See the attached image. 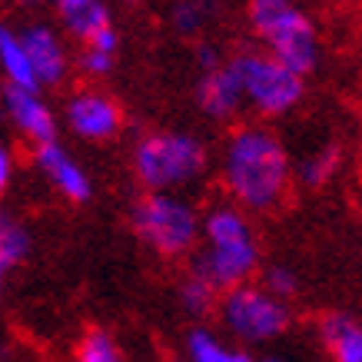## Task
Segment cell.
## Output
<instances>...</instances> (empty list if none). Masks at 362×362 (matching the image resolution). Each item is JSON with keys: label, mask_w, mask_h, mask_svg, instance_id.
<instances>
[{"label": "cell", "mask_w": 362, "mask_h": 362, "mask_svg": "<svg viewBox=\"0 0 362 362\" xmlns=\"http://www.w3.org/2000/svg\"><path fill=\"white\" fill-rule=\"evenodd\" d=\"M223 189L246 213H273L289 197L293 160L279 133L263 123H246L226 136L220 160Z\"/></svg>", "instance_id": "1"}, {"label": "cell", "mask_w": 362, "mask_h": 362, "mask_svg": "<svg viewBox=\"0 0 362 362\" xmlns=\"http://www.w3.org/2000/svg\"><path fill=\"white\" fill-rule=\"evenodd\" d=\"M189 269L206 276L220 293L250 283L259 269V243L246 209L236 203H216L203 213V250Z\"/></svg>", "instance_id": "2"}, {"label": "cell", "mask_w": 362, "mask_h": 362, "mask_svg": "<svg viewBox=\"0 0 362 362\" xmlns=\"http://www.w3.org/2000/svg\"><path fill=\"white\" fill-rule=\"evenodd\" d=\"M130 166L146 193H180L206 173L209 150L197 133L150 130L133 143Z\"/></svg>", "instance_id": "3"}, {"label": "cell", "mask_w": 362, "mask_h": 362, "mask_svg": "<svg viewBox=\"0 0 362 362\" xmlns=\"http://www.w3.org/2000/svg\"><path fill=\"white\" fill-rule=\"evenodd\" d=\"M246 21L266 54L296 70L299 77L313 74L319 64V33L316 23L293 0H250Z\"/></svg>", "instance_id": "4"}, {"label": "cell", "mask_w": 362, "mask_h": 362, "mask_svg": "<svg viewBox=\"0 0 362 362\" xmlns=\"http://www.w3.org/2000/svg\"><path fill=\"white\" fill-rule=\"evenodd\" d=\"M133 236L163 259H183L203 240V213L183 193H143L130 206Z\"/></svg>", "instance_id": "5"}, {"label": "cell", "mask_w": 362, "mask_h": 362, "mask_svg": "<svg viewBox=\"0 0 362 362\" xmlns=\"http://www.w3.org/2000/svg\"><path fill=\"white\" fill-rule=\"evenodd\" d=\"M230 66L243 83L246 103L259 117H286L306 97V77H299L296 70L279 64L266 50H256V47L240 50L230 57Z\"/></svg>", "instance_id": "6"}, {"label": "cell", "mask_w": 362, "mask_h": 362, "mask_svg": "<svg viewBox=\"0 0 362 362\" xmlns=\"http://www.w3.org/2000/svg\"><path fill=\"white\" fill-rule=\"evenodd\" d=\"M220 319L226 332L243 342H269L289 329V306L263 286H236L220 299Z\"/></svg>", "instance_id": "7"}, {"label": "cell", "mask_w": 362, "mask_h": 362, "mask_svg": "<svg viewBox=\"0 0 362 362\" xmlns=\"http://www.w3.org/2000/svg\"><path fill=\"white\" fill-rule=\"evenodd\" d=\"M66 130L77 140L87 143H107L123 130V107L120 100L97 87H83L77 93H70L64 107Z\"/></svg>", "instance_id": "8"}, {"label": "cell", "mask_w": 362, "mask_h": 362, "mask_svg": "<svg viewBox=\"0 0 362 362\" xmlns=\"http://www.w3.org/2000/svg\"><path fill=\"white\" fill-rule=\"evenodd\" d=\"M33 166L47 176V183L54 187V193L66 203H87L93 197V180L87 176V170L70 156L64 143H44V146H33Z\"/></svg>", "instance_id": "9"}, {"label": "cell", "mask_w": 362, "mask_h": 362, "mask_svg": "<svg viewBox=\"0 0 362 362\" xmlns=\"http://www.w3.org/2000/svg\"><path fill=\"white\" fill-rule=\"evenodd\" d=\"M4 113L30 146L57 143V117L37 90L4 87Z\"/></svg>", "instance_id": "10"}, {"label": "cell", "mask_w": 362, "mask_h": 362, "mask_svg": "<svg viewBox=\"0 0 362 362\" xmlns=\"http://www.w3.org/2000/svg\"><path fill=\"white\" fill-rule=\"evenodd\" d=\"M21 40L33 60L40 87H60L66 80V74H70V54L64 47V37L50 23L33 21L27 27H21Z\"/></svg>", "instance_id": "11"}, {"label": "cell", "mask_w": 362, "mask_h": 362, "mask_svg": "<svg viewBox=\"0 0 362 362\" xmlns=\"http://www.w3.org/2000/svg\"><path fill=\"white\" fill-rule=\"evenodd\" d=\"M193 97H197L199 110L216 123L233 120L246 107V93H243V83L236 77V70L230 66V60H226V66L213 70V74H199Z\"/></svg>", "instance_id": "12"}, {"label": "cell", "mask_w": 362, "mask_h": 362, "mask_svg": "<svg viewBox=\"0 0 362 362\" xmlns=\"http://www.w3.org/2000/svg\"><path fill=\"white\" fill-rule=\"evenodd\" d=\"M57 17L64 23V30L80 40V47L93 44L103 30L113 27L110 7L103 0H60L57 4Z\"/></svg>", "instance_id": "13"}, {"label": "cell", "mask_w": 362, "mask_h": 362, "mask_svg": "<svg viewBox=\"0 0 362 362\" xmlns=\"http://www.w3.org/2000/svg\"><path fill=\"white\" fill-rule=\"evenodd\" d=\"M0 70H4L7 87L37 90V93L44 90L40 80H37L30 54H27V47H23V40H21V30H13L11 23L0 27Z\"/></svg>", "instance_id": "14"}, {"label": "cell", "mask_w": 362, "mask_h": 362, "mask_svg": "<svg viewBox=\"0 0 362 362\" xmlns=\"http://www.w3.org/2000/svg\"><path fill=\"white\" fill-rule=\"evenodd\" d=\"M319 339L332 356V362H362V326L356 319L329 313L319 319Z\"/></svg>", "instance_id": "15"}, {"label": "cell", "mask_w": 362, "mask_h": 362, "mask_svg": "<svg viewBox=\"0 0 362 362\" xmlns=\"http://www.w3.org/2000/svg\"><path fill=\"white\" fill-rule=\"evenodd\" d=\"M187 359L189 362H252L250 352H243L240 346L216 339L209 329L197 326L187 336Z\"/></svg>", "instance_id": "16"}, {"label": "cell", "mask_w": 362, "mask_h": 362, "mask_svg": "<svg viewBox=\"0 0 362 362\" xmlns=\"http://www.w3.org/2000/svg\"><path fill=\"white\" fill-rule=\"evenodd\" d=\"M220 299H223V293L209 283L206 276H199L197 269H189L183 276V283H180V306L187 309L189 316L203 319L209 313H220Z\"/></svg>", "instance_id": "17"}, {"label": "cell", "mask_w": 362, "mask_h": 362, "mask_svg": "<svg viewBox=\"0 0 362 362\" xmlns=\"http://www.w3.org/2000/svg\"><path fill=\"white\" fill-rule=\"evenodd\" d=\"M339 163H342V150L336 146V143H326V146L313 150V153L299 163L296 176L306 189H322L332 176L339 173Z\"/></svg>", "instance_id": "18"}, {"label": "cell", "mask_w": 362, "mask_h": 362, "mask_svg": "<svg viewBox=\"0 0 362 362\" xmlns=\"http://www.w3.org/2000/svg\"><path fill=\"white\" fill-rule=\"evenodd\" d=\"M30 230L23 226L21 220H13V216H4L0 220V269L4 273H11L17 266L30 256Z\"/></svg>", "instance_id": "19"}, {"label": "cell", "mask_w": 362, "mask_h": 362, "mask_svg": "<svg viewBox=\"0 0 362 362\" xmlns=\"http://www.w3.org/2000/svg\"><path fill=\"white\" fill-rule=\"evenodd\" d=\"M213 13H216L213 0H176L170 7V23L180 37H199L213 21Z\"/></svg>", "instance_id": "20"}, {"label": "cell", "mask_w": 362, "mask_h": 362, "mask_svg": "<svg viewBox=\"0 0 362 362\" xmlns=\"http://www.w3.org/2000/svg\"><path fill=\"white\" fill-rule=\"evenodd\" d=\"M77 362H123V352L107 329H87L77 346Z\"/></svg>", "instance_id": "21"}, {"label": "cell", "mask_w": 362, "mask_h": 362, "mask_svg": "<svg viewBox=\"0 0 362 362\" xmlns=\"http://www.w3.org/2000/svg\"><path fill=\"white\" fill-rule=\"evenodd\" d=\"M263 289H269L276 299H293L296 296V289H299V279H296V273L289 269V266H283V263H273V266H266L263 269Z\"/></svg>", "instance_id": "22"}, {"label": "cell", "mask_w": 362, "mask_h": 362, "mask_svg": "<svg viewBox=\"0 0 362 362\" xmlns=\"http://www.w3.org/2000/svg\"><path fill=\"white\" fill-rule=\"evenodd\" d=\"M113 64H117V54H107V50H97V47H80V54H77V70L87 80L110 77Z\"/></svg>", "instance_id": "23"}, {"label": "cell", "mask_w": 362, "mask_h": 362, "mask_svg": "<svg viewBox=\"0 0 362 362\" xmlns=\"http://www.w3.org/2000/svg\"><path fill=\"white\" fill-rule=\"evenodd\" d=\"M193 64H197L199 74H213V70H220V66H226V60H223L220 47L209 44V40H197V47H193Z\"/></svg>", "instance_id": "24"}, {"label": "cell", "mask_w": 362, "mask_h": 362, "mask_svg": "<svg viewBox=\"0 0 362 362\" xmlns=\"http://www.w3.org/2000/svg\"><path fill=\"white\" fill-rule=\"evenodd\" d=\"M13 176V153L11 146H0V187H11Z\"/></svg>", "instance_id": "25"}, {"label": "cell", "mask_w": 362, "mask_h": 362, "mask_svg": "<svg viewBox=\"0 0 362 362\" xmlns=\"http://www.w3.org/2000/svg\"><path fill=\"white\" fill-rule=\"evenodd\" d=\"M17 7H37V4H47V0H13Z\"/></svg>", "instance_id": "26"}, {"label": "cell", "mask_w": 362, "mask_h": 362, "mask_svg": "<svg viewBox=\"0 0 362 362\" xmlns=\"http://www.w3.org/2000/svg\"><path fill=\"white\" fill-rule=\"evenodd\" d=\"M259 362H286V359H276V356H266V359H259Z\"/></svg>", "instance_id": "27"}, {"label": "cell", "mask_w": 362, "mask_h": 362, "mask_svg": "<svg viewBox=\"0 0 362 362\" xmlns=\"http://www.w3.org/2000/svg\"><path fill=\"white\" fill-rule=\"evenodd\" d=\"M47 4H54V7H57V4H60V0H47Z\"/></svg>", "instance_id": "28"}, {"label": "cell", "mask_w": 362, "mask_h": 362, "mask_svg": "<svg viewBox=\"0 0 362 362\" xmlns=\"http://www.w3.org/2000/svg\"><path fill=\"white\" fill-rule=\"evenodd\" d=\"M176 362H189V359H176Z\"/></svg>", "instance_id": "29"}]
</instances>
